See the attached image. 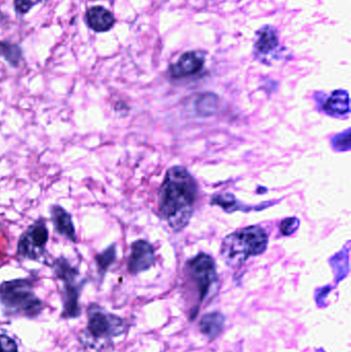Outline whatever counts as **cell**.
<instances>
[{
  "label": "cell",
  "instance_id": "1",
  "mask_svg": "<svg viewBox=\"0 0 351 352\" xmlns=\"http://www.w3.org/2000/svg\"><path fill=\"white\" fill-rule=\"evenodd\" d=\"M197 197V184L189 171L179 166L167 171L159 194V211L173 231L189 225Z\"/></svg>",
  "mask_w": 351,
  "mask_h": 352
},
{
  "label": "cell",
  "instance_id": "2",
  "mask_svg": "<svg viewBox=\"0 0 351 352\" xmlns=\"http://www.w3.org/2000/svg\"><path fill=\"white\" fill-rule=\"evenodd\" d=\"M0 303L4 316L35 318L43 309V302L35 295L33 280L12 279L0 283Z\"/></svg>",
  "mask_w": 351,
  "mask_h": 352
},
{
  "label": "cell",
  "instance_id": "3",
  "mask_svg": "<svg viewBox=\"0 0 351 352\" xmlns=\"http://www.w3.org/2000/svg\"><path fill=\"white\" fill-rule=\"evenodd\" d=\"M268 246V235L263 228L251 226L233 232L225 238L220 248L223 260L228 266H242L251 256H260Z\"/></svg>",
  "mask_w": 351,
  "mask_h": 352
},
{
  "label": "cell",
  "instance_id": "4",
  "mask_svg": "<svg viewBox=\"0 0 351 352\" xmlns=\"http://www.w3.org/2000/svg\"><path fill=\"white\" fill-rule=\"evenodd\" d=\"M187 275L196 292V304L191 314L192 320L197 318L199 306L210 297L212 289L218 283L216 262L207 254H199L187 264Z\"/></svg>",
  "mask_w": 351,
  "mask_h": 352
},
{
  "label": "cell",
  "instance_id": "5",
  "mask_svg": "<svg viewBox=\"0 0 351 352\" xmlns=\"http://www.w3.org/2000/svg\"><path fill=\"white\" fill-rule=\"evenodd\" d=\"M124 320L115 314L104 311L96 303L88 307V324L84 335L93 344L111 345V340L125 333Z\"/></svg>",
  "mask_w": 351,
  "mask_h": 352
},
{
  "label": "cell",
  "instance_id": "6",
  "mask_svg": "<svg viewBox=\"0 0 351 352\" xmlns=\"http://www.w3.org/2000/svg\"><path fill=\"white\" fill-rule=\"evenodd\" d=\"M49 229L45 219H38L28 226L19 238L16 256L23 260L43 262L47 254Z\"/></svg>",
  "mask_w": 351,
  "mask_h": 352
},
{
  "label": "cell",
  "instance_id": "7",
  "mask_svg": "<svg viewBox=\"0 0 351 352\" xmlns=\"http://www.w3.org/2000/svg\"><path fill=\"white\" fill-rule=\"evenodd\" d=\"M84 285H86L84 279H80V280L76 279V280H67L62 283V289L60 291L62 304H63L62 318H66V320L80 318L82 314L80 297Z\"/></svg>",
  "mask_w": 351,
  "mask_h": 352
},
{
  "label": "cell",
  "instance_id": "8",
  "mask_svg": "<svg viewBox=\"0 0 351 352\" xmlns=\"http://www.w3.org/2000/svg\"><path fill=\"white\" fill-rule=\"evenodd\" d=\"M155 263V250L146 240H137L131 244V254L128 260V272L132 275L148 270Z\"/></svg>",
  "mask_w": 351,
  "mask_h": 352
},
{
  "label": "cell",
  "instance_id": "9",
  "mask_svg": "<svg viewBox=\"0 0 351 352\" xmlns=\"http://www.w3.org/2000/svg\"><path fill=\"white\" fill-rule=\"evenodd\" d=\"M280 47L278 31L274 27L265 26L258 32L255 45V56L263 62L270 64L276 58V52Z\"/></svg>",
  "mask_w": 351,
  "mask_h": 352
},
{
  "label": "cell",
  "instance_id": "10",
  "mask_svg": "<svg viewBox=\"0 0 351 352\" xmlns=\"http://www.w3.org/2000/svg\"><path fill=\"white\" fill-rule=\"evenodd\" d=\"M205 63V55L202 52H188L183 54L177 63L169 68V76L172 78H183L198 74Z\"/></svg>",
  "mask_w": 351,
  "mask_h": 352
},
{
  "label": "cell",
  "instance_id": "11",
  "mask_svg": "<svg viewBox=\"0 0 351 352\" xmlns=\"http://www.w3.org/2000/svg\"><path fill=\"white\" fill-rule=\"evenodd\" d=\"M49 214H51L52 223L56 233L69 240L72 243H76L78 238H76V227H74L72 215L61 205L57 204L52 205L49 208Z\"/></svg>",
  "mask_w": 351,
  "mask_h": 352
},
{
  "label": "cell",
  "instance_id": "12",
  "mask_svg": "<svg viewBox=\"0 0 351 352\" xmlns=\"http://www.w3.org/2000/svg\"><path fill=\"white\" fill-rule=\"evenodd\" d=\"M89 28L95 32H107L115 23L113 12L101 6H95L87 10L84 16Z\"/></svg>",
  "mask_w": 351,
  "mask_h": 352
},
{
  "label": "cell",
  "instance_id": "13",
  "mask_svg": "<svg viewBox=\"0 0 351 352\" xmlns=\"http://www.w3.org/2000/svg\"><path fill=\"white\" fill-rule=\"evenodd\" d=\"M225 322H226V318L220 312L206 314L200 320V331L204 336L214 341L224 332Z\"/></svg>",
  "mask_w": 351,
  "mask_h": 352
},
{
  "label": "cell",
  "instance_id": "14",
  "mask_svg": "<svg viewBox=\"0 0 351 352\" xmlns=\"http://www.w3.org/2000/svg\"><path fill=\"white\" fill-rule=\"evenodd\" d=\"M324 109L332 117L343 118L350 113V96L346 91L338 90L332 93L326 101Z\"/></svg>",
  "mask_w": 351,
  "mask_h": 352
},
{
  "label": "cell",
  "instance_id": "15",
  "mask_svg": "<svg viewBox=\"0 0 351 352\" xmlns=\"http://www.w3.org/2000/svg\"><path fill=\"white\" fill-rule=\"evenodd\" d=\"M49 267H51L56 278L61 283L67 280H76L80 276L78 269L72 266L65 256H59V258H55Z\"/></svg>",
  "mask_w": 351,
  "mask_h": 352
},
{
  "label": "cell",
  "instance_id": "16",
  "mask_svg": "<svg viewBox=\"0 0 351 352\" xmlns=\"http://www.w3.org/2000/svg\"><path fill=\"white\" fill-rule=\"evenodd\" d=\"M117 260V245L115 243L107 246L103 252H99L94 256L95 264L97 267V273L100 277L101 281L106 275L113 263Z\"/></svg>",
  "mask_w": 351,
  "mask_h": 352
},
{
  "label": "cell",
  "instance_id": "17",
  "mask_svg": "<svg viewBox=\"0 0 351 352\" xmlns=\"http://www.w3.org/2000/svg\"><path fill=\"white\" fill-rule=\"evenodd\" d=\"M0 56L12 67H18L23 60V51L20 45H16V43L1 41L0 43Z\"/></svg>",
  "mask_w": 351,
  "mask_h": 352
},
{
  "label": "cell",
  "instance_id": "18",
  "mask_svg": "<svg viewBox=\"0 0 351 352\" xmlns=\"http://www.w3.org/2000/svg\"><path fill=\"white\" fill-rule=\"evenodd\" d=\"M43 0H14V10L16 14L23 16L30 12L32 8L41 3Z\"/></svg>",
  "mask_w": 351,
  "mask_h": 352
},
{
  "label": "cell",
  "instance_id": "19",
  "mask_svg": "<svg viewBox=\"0 0 351 352\" xmlns=\"http://www.w3.org/2000/svg\"><path fill=\"white\" fill-rule=\"evenodd\" d=\"M300 221L296 217H288V219H284L280 225V231L284 236H291L298 230Z\"/></svg>",
  "mask_w": 351,
  "mask_h": 352
},
{
  "label": "cell",
  "instance_id": "20",
  "mask_svg": "<svg viewBox=\"0 0 351 352\" xmlns=\"http://www.w3.org/2000/svg\"><path fill=\"white\" fill-rule=\"evenodd\" d=\"M0 352H19L16 340L8 335L0 334Z\"/></svg>",
  "mask_w": 351,
  "mask_h": 352
},
{
  "label": "cell",
  "instance_id": "21",
  "mask_svg": "<svg viewBox=\"0 0 351 352\" xmlns=\"http://www.w3.org/2000/svg\"><path fill=\"white\" fill-rule=\"evenodd\" d=\"M317 352H325V351H324L323 349H319V351Z\"/></svg>",
  "mask_w": 351,
  "mask_h": 352
}]
</instances>
